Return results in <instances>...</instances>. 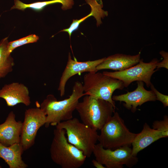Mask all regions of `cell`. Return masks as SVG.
Here are the masks:
<instances>
[{"label":"cell","mask_w":168,"mask_h":168,"mask_svg":"<svg viewBox=\"0 0 168 168\" xmlns=\"http://www.w3.org/2000/svg\"><path fill=\"white\" fill-rule=\"evenodd\" d=\"M50 148L52 161L62 168H79L84 163L86 157L82 151L69 143L66 131L56 128Z\"/></svg>","instance_id":"2"},{"label":"cell","mask_w":168,"mask_h":168,"mask_svg":"<svg viewBox=\"0 0 168 168\" xmlns=\"http://www.w3.org/2000/svg\"><path fill=\"white\" fill-rule=\"evenodd\" d=\"M24 150L20 143L9 146L0 142V157L8 165L9 168H26L28 165L22 160Z\"/></svg>","instance_id":"16"},{"label":"cell","mask_w":168,"mask_h":168,"mask_svg":"<svg viewBox=\"0 0 168 168\" xmlns=\"http://www.w3.org/2000/svg\"><path fill=\"white\" fill-rule=\"evenodd\" d=\"M83 84L76 82L71 94L68 98L58 101L53 94L48 95L41 103L40 108L46 115V128L56 126L61 122L73 118L79 99L84 96Z\"/></svg>","instance_id":"1"},{"label":"cell","mask_w":168,"mask_h":168,"mask_svg":"<svg viewBox=\"0 0 168 168\" xmlns=\"http://www.w3.org/2000/svg\"><path fill=\"white\" fill-rule=\"evenodd\" d=\"M14 0V5L11 8V9H16L22 11L29 8L35 11H40L48 5L56 3L62 4V9L63 10H66L71 8L74 4L73 0H53L36 2L29 4L24 3L19 0Z\"/></svg>","instance_id":"18"},{"label":"cell","mask_w":168,"mask_h":168,"mask_svg":"<svg viewBox=\"0 0 168 168\" xmlns=\"http://www.w3.org/2000/svg\"><path fill=\"white\" fill-rule=\"evenodd\" d=\"M100 130L98 139L99 143L104 148L113 150L125 146L130 147L137 134L129 131L117 112Z\"/></svg>","instance_id":"5"},{"label":"cell","mask_w":168,"mask_h":168,"mask_svg":"<svg viewBox=\"0 0 168 168\" xmlns=\"http://www.w3.org/2000/svg\"><path fill=\"white\" fill-rule=\"evenodd\" d=\"M0 168H1V167L0 166Z\"/></svg>","instance_id":"25"},{"label":"cell","mask_w":168,"mask_h":168,"mask_svg":"<svg viewBox=\"0 0 168 168\" xmlns=\"http://www.w3.org/2000/svg\"><path fill=\"white\" fill-rule=\"evenodd\" d=\"M22 122L16 121L13 111L8 114L5 122L0 124V142L8 146L20 142Z\"/></svg>","instance_id":"13"},{"label":"cell","mask_w":168,"mask_h":168,"mask_svg":"<svg viewBox=\"0 0 168 168\" xmlns=\"http://www.w3.org/2000/svg\"><path fill=\"white\" fill-rule=\"evenodd\" d=\"M39 39V37L34 34L30 35L27 36L17 40L9 42L8 51L11 54L16 48L25 44L36 42Z\"/></svg>","instance_id":"20"},{"label":"cell","mask_w":168,"mask_h":168,"mask_svg":"<svg viewBox=\"0 0 168 168\" xmlns=\"http://www.w3.org/2000/svg\"><path fill=\"white\" fill-rule=\"evenodd\" d=\"M151 90L155 94L156 100L161 102L163 104L164 107L168 106V96L164 95L158 91L155 87L154 85L152 84L150 86Z\"/></svg>","instance_id":"22"},{"label":"cell","mask_w":168,"mask_h":168,"mask_svg":"<svg viewBox=\"0 0 168 168\" xmlns=\"http://www.w3.org/2000/svg\"><path fill=\"white\" fill-rule=\"evenodd\" d=\"M160 54L163 58L162 61L158 62L157 64L156 68L158 69L161 68H164L168 69V53L163 50L160 51Z\"/></svg>","instance_id":"23"},{"label":"cell","mask_w":168,"mask_h":168,"mask_svg":"<svg viewBox=\"0 0 168 168\" xmlns=\"http://www.w3.org/2000/svg\"><path fill=\"white\" fill-rule=\"evenodd\" d=\"M85 96L82 102H78L76 110L82 123L100 130L113 116L115 108L107 101Z\"/></svg>","instance_id":"3"},{"label":"cell","mask_w":168,"mask_h":168,"mask_svg":"<svg viewBox=\"0 0 168 168\" xmlns=\"http://www.w3.org/2000/svg\"><path fill=\"white\" fill-rule=\"evenodd\" d=\"M141 52L135 55H131L117 54L105 58L96 68V72L105 69L118 71L125 70L137 64L140 59Z\"/></svg>","instance_id":"14"},{"label":"cell","mask_w":168,"mask_h":168,"mask_svg":"<svg viewBox=\"0 0 168 168\" xmlns=\"http://www.w3.org/2000/svg\"><path fill=\"white\" fill-rule=\"evenodd\" d=\"M105 58L94 61L79 62L72 59L70 53H69L68 61L66 67L60 77L58 90L61 96L65 94V87L68 80L73 76L81 73L96 72V68L101 63Z\"/></svg>","instance_id":"11"},{"label":"cell","mask_w":168,"mask_h":168,"mask_svg":"<svg viewBox=\"0 0 168 168\" xmlns=\"http://www.w3.org/2000/svg\"><path fill=\"white\" fill-rule=\"evenodd\" d=\"M137 86L135 90L131 92L128 91L125 94L112 96L115 101L124 102V106L132 113H135L138 106L148 101L156 100L155 95L152 90L147 91L144 87V82L137 81Z\"/></svg>","instance_id":"10"},{"label":"cell","mask_w":168,"mask_h":168,"mask_svg":"<svg viewBox=\"0 0 168 168\" xmlns=\"http://www.w3.org/2000/svg\"><path fill=\"white\" fill-rule=\"evenodd\" d=\"M46 115L40 107L26 110L21 135L20 143L24 151L34 144L38 131L44 125Z\"/></svg>","instance_id":"9"},{"label":"cell","mask_w":168,"mask_h":168,"mask_svg":"<svg viewBox=\"0 0 168 168\" xmlns=\"http://www.w3.org/2000/svg\"><path fill=\"white\" fill-rule=\"evenodd\" d=\"M162 138H164L160 131L151 128L145 123L141 132L137 133L132 143V155L137 156L139 152Z\"/></svg>","instance_id":"15"},{"label":"cell","mask_w":168,"mask_h":168,"mask_svg":"<svg viewBox=\"0 0 168 168\" xmlns=\"http://www.w3.org/2000/svg\"><path fill=\"white\" fill-rule=\"evenodd\" d=\"M97 72H87L84 75L83 87L84 96L89 95L107 101L116 108L112 96L116 90L124 88L123 82Z\"/></svg>","instance_id":"6"},{"label":"cell","mask_w":168,"mask_h":168,"mask_svg":"<svg viewBox=\"0 0 168 168\" xmlns=\"http://www.w3.org/2000/svg\"><path fill=\"white\" fill-rule=\"evenodd\" d=\"M8 37L0 42V79L11 72L15 65L14 59L8 51Z\"/></svg>","instance_id":"19"},{"label":"cell","mask_w":168,"mask_h":168,"mask_svg":"<svg viewBox=\"0 0 168 168\" xmlns=\"http://www.w3.org/2000/svg\"><path fill=\"white\" fill-rule=\"evenodd\" d=\"M152 128L161 132L164 138L168 137V117L165 115L162 120H156L153 123Z\"/></svg>","instance_id":"21"},{"label":"cell","mask_w":168,"mask_h":168,"mask_svg":"<svg viewBox=\"0 0 168 168\" xmlns=\"http://www.w3.org/2000/svg\"><path fill=\"white\" fill-rule=\"evenodd\" d=\"M91 7V11L89 15L79 20L73 19L69 28L63 29L61 31L66 32L69 34L70 38L72 33L78 28L80 24L88 17L93 16L96 19L97 26L102 23L101 18L107 16L108 12L102 8L103 4L101 0H85Z\"/></svg>","instance_id":"17"},{"label":"cell","mask_w":168,"mask_h":168,"mask_svg":"<svg viewBox=\"0 0 168 168\" xmlns=\"http://www.w3.org/2000/svg\"><path fill=\"white\" fill-rule=\"evenodd\" d=\"M93 154L95 159L106 168H123L124 165L131 168L138 162V158L132 155V148L129 146L113 150L105 148L99 143L95 145Z\"/></svg>","instance_id":"7"},{"label":"cell","mask_w":168,"mask_h":168,"mask_svg":"<svg viewBox=\"0 0 168 168\" xmlns=\"http://www.w3.org/2000/svg\"><path fill=\"white\" fill-rule=\"evenodd\" d=\"M29 94L27 87L18 82L5 84L0 89V98L4 99L9 107L20 103L30 105L31 102Z\"/></svg>","instance_id":"12"},{"label":"cell","mask_w":168,"mask_h":168,"mask_svg":"<svg viewBox=\"0 0 168 168\" xmlns=\"http://www.w3.org/2000/svg\"><path fill=\"white\" fill-rule=\"evenodd\" d=\"M55 126L65 130L68 142L82 151L86 158L91 157L98 141L97 130L76 118L60 122Z\"/></svg>","instance_id":"4"},{"label":"cell","mask_w":168,"mask_h":168,"mask_svg":"<svg viewBox=\"0 0 168 168\" xmlns=\"http://www.w3.org/2000/svg\"><path fill=\"white\" fill-rule=\"evenodd\" d=\"M159 60L154 58L149 63H145L140 59L135 65L125 70L114 72L104 71V74L122 81L124 87H128L132 82L141 81L146 84L147 87L152 84L151 82L153 74L157 69H156Z\"/></svg>","instance_id":"8"},{"label":"cell","mask_w":168,"mask_h":168,"mask_svg":"<svg viewBox=\"0 0 168 168\" xmlns=\"http://www.w3.org/2000/svg\"><path fill=\"white\" fill-rule=\"evenodd\" d=\"M92 165L96 168H106L102 164L96 159H93L91 161Z\"/></svg>","instance_id":"24"}]
</instances>
